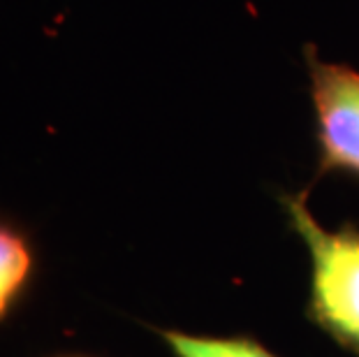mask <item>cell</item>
<instances>
[{
  "label": "cell",
  "mask_w": 359,
  "mask_h": 357,
  "mask_svg": "<svg viewBox=\"0 0 359 357\" xmlns=\"http://www.w3.org/2000/svg\"><path fill=\"white\" fill-rule=\"evenodd\" d=\"M290 225L309 244L313 262L309 318L339 346L359 357V227L325 230L311 214L306 193L285 195Z\"/></svg>",
  "instance_id": "obj_1"
},
{
  "label": "cell",
  "mask_w": 359,
  "mask_h": 357,
  "mask_svg": "<svg viewBox=\"0 0 359 357\" xmlns=\"http://www.w3.org/2000/svg\"><path fill=\"white\" fill-rule=\"evenodd\" d=\"M316 109L318 174L343 172L359 179V70L327 63L313 44L304 47Z\"/></svg>",
  "instance_id": "obj_2"
},
{
  "label": "cell",
  "mask_w": 359,
  "mask_h": 357,
  "mask_svg": "<svg viewBox=\"0 0 359 357\" xmlns=\"http://www.w3.org/2000/svg\"><path fill=\"white\" fill-rule=\"evenodd\" d=\"M160 337L177 357H276L248 337H200L163 330Z\"/></svg>",
  "instance_id": "obj_4"
},
{
  "label": "cell",
  "mask_w": 359,
  "mask_h": 357,
  "mask_svg": "<svg viewBox=\"0 0 359 357\" xmlns=\"http://www.w3.org/2000/svg\"><path fill=\"white\" fill-rule=\"evenodd\" d=\"M33 269V253L28 239L12 225L0 223V318L24 290Z\"/></svg>",
  "instance_id": "obj_3"
}]
</instances>
